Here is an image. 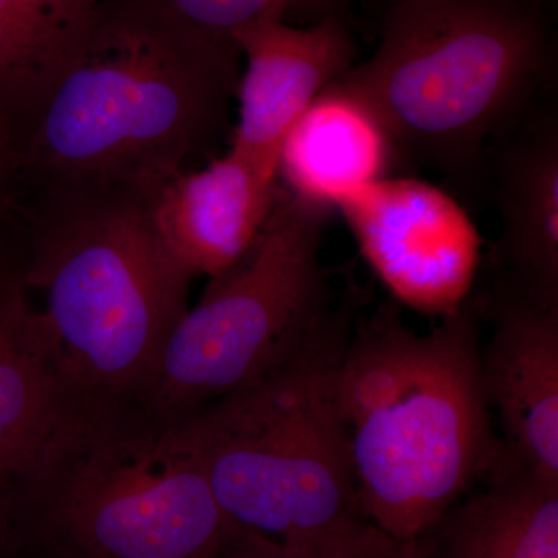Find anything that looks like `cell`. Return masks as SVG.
I'll use <instances>...</instances> for the list:
<instances>
[{
	"mask_svg": "<svg viewBox=\"0 0 558 558\" xmlns=\"http://www.w3.org/2000/svg\"><path fill=\"white\" fill-rule=\"evenodd\" d=\"M400 149L377 110L343 78L318 95L279 146V185L329 211L391 175Z\"/></svg>",
	"mask_w": 558,
	"mask_h": 558,
	"instance_id": "7c38bea8",
	"label": "cell"
},
{
	"mask_svg": "<svg viewBox=\"0 0 558 558\" xmlns=\"http://www.w3.org/2000/svg\"><path fill=\"white\" fill-rule=\"evenodd\" d=\"M483 481L414 539L418 556L558 558V481L508 450Z\"/></svg>",
	"mask_w": 558,
	"mask_h": 558,
	"instance_id": "5bb4252c",
	"label": "cell"
},
{
	"mask_svg": "<svg viewBox=\"0 0 558 558\" xmlns=\"http://www.w3.org/2000/svg\"><path fill=\"white\" fill-rule=\"evenodd\" d=\"M374 2H379L381 5H385V9H387V7L391 5L395 0H374Z\"/></svg>",
	"mask_w": 558,
	"mask_h": 558,
	"instance_id": "44dd1931",
	"label": "cell"
},
{
	"mask_svg": "<svg viewBox=\"0 0 558 558\" xmlns=\"http://www.w3.org/2000/svg\"><path fill=\"white\" fill-rule=\"evenodd\" d=\"M538 2H545V0H538Z\"/></svg>",
	"mask_w": 558,
	"mask_h": 558,
	"instance_id": "7402d4cb",
	"label": "cell"
},
{
	"mask_svg": "<svg viewBox=\"0 0 558 558\" xmlns=\"http://www.w3.org/2000/svg\"><path fill=\"white\" fill-rule=\"evenodd\" d=\"M538 0H395L373 57L343 80L398 143L444 167L478 159L548 68Z\"/></svg>",
	"mask_w": 558,
	"mask_h": 558,
	"instance_id": "5b68a950",
	"label": "cell"
},
{
	"mask_svg": "<svg viewBox=\"0 0 558 558\" xmlns=\"http://www.w3.org/2000/svg\"><path fill=\"white\" fill-rule=\"evenodd\" d=\"M336 209L377 277L402 303L436 315L465 303L478 270L480 233L446 191L389 175Z\"/></svg>",
	"mask_w": 558,
	"mask_h": 558,
	"instance_id": "ba28073f",
	"label": "cell"
},
{
	"mask_svg": "<svg viewBox=\"0 0 558 558\" xmlns=\"http://www.w3.org/2000/svg\"><path fill=\"white\" fill-rule=\"evenodd\" d=\"M332 211L290 196L277 202L255 245L209 279L161 348L138 398L189 417L300 354L332 325L319 242Z\"/></svg>",
	"mask_w": 558,
	"mask_h": 558,
	"instance_id": "52a82bcc",
	"label": "cell"
},
{
	"mask_svg": "<svg viewBox=\"0 0 558 558\" xmlns=\"http://www.w3.org/2000/svg\"><path fill=\"white\" fill-rule=\"evenodd\" d=\"M348 333L337 317L274 373L190 416L213 495L242 531L304 545L366 520L336 395Z\"/></svg>",
	"mask_w": 558,
	"mask_h": 558,
	"instance_id": "8992f818",
	"label": "cell"
},
{
	"mask_svg": "<svg viewBox=\"0 0 558 558\" xmlns=\"http://www.w3.org/2000/svg\"><path fill=\"white\" fill-rule=\"evenodd\" d=\"M202 31L233 39L245 25L281 17L310 25L326 17H347L357 0H161Z\"/></svg>",
	"mask_w": 558,
	"mask_h": 558,
	"instance_id": "ac0fdd59",
	"label": "cell"
},
{
	"mask_svg": "<svg viewBox=\"0 0 558 558\" xmlns=\"http://www.w3.org/2000/svg\"><path fill=\"white\" fill-rule=\"evenodd\" d=\"M277 171L231 149L180 172L150 201L161 241L193 277L230 270L252 250L277 202Z\"/></svg>",
	"mask_w": 558,
	"mask_h": 558,
	"instance_id": "8fae6325",
	"label": "cell"
},
{
	"mask_svg": "<svg viewBox=\"0 0 558 558\" xmlns=\"http://www.w3.org/2000/svg\"><path fill=\"white\" fill-rule=\"evenodd\" d=\"M78 400L22 281L20 255L0 240V472L21 475Z\"/></svg>",
	"mask_w": 558,
	"mask_h": 558,
	"instance_id": "4fadbf2b",
	"label": "cell"
},
{
	"mask_svg": "<svg viewBox=\"0 0 558 558\" xmlns=\"http://www.w3.org/2000/svg\"><path fill=\"white\" fill-rule=\"evenodd\" d=\"M492 323L481 348V381L505 429L502 444L526 468L558 481V306L505 290Z\"/></svg>",
	"mask_w": 558,
	"mask_h": 558,
	"instance_id": "30bf717a",
	"label": "cell"
},
{
	"mask_svg": "<svg viewBox=\"0 0 558 558\" xmlns=\"http://www.w3.org/2000/svg\"><path fill=\"white\" fill-rule=\"evenodd\" d=\"M97 5L98 0H0V110L17 134L75 61Z\"/></svg>",
	"mask_w": 558,
	"mask_h": 558,
	"instance_id": "2e32d148",
	"label": "cell"
},
{
	"mask_svg": "<svg viewBox=\"0 0 558 558\" xmlns=\"http://www.w3.org/2000/svg\"><path fill=\"white\" fill-rule=\"evenodd\" d=\"M21 143L13 121L0 110V229L20 201Z\"/></svg>",
	"mask_w": 558,
	"mask_h": 558,
	"instance_id": "d6986e66",
	"label": "cell"
},
{
	"mask_svg": "<svg viewBox=\"0 0 558 558\" xmlns=\"http://www.w3.org/2000/svg\"><path fill=\"white\" fill-rule=\"evenodd\" d=\"M13 478L0 472V558H16Z\"/></svg>",
	"mask_w": 558,
	"mask_h": 558,
	"instance_id": "ffe728a7",
	"label": "cell"
},
{
	"mask_svg": "<svg viewBox=\"0 0 558 558\" xmlns=\"http://www.w3.org/2000/svg\"><path fill=\"white\" fill-rule=\"evenodd\" d=\"M475 307L427 333L380 307L348 337L336 395L363 517L416 539L502 458L480 368Z\"/></svg>",
	"mask_w": 558,
	"mask_h": 558,
	"instance_id": "7a4b0ae2",
	"label": "cell"
},
{
	"mask_svg": "<svg viewBox=\"0 0 558 558\" xmlns=\"http://www.w3.org/2000/svg\"><path fill=\"white\" fill-rule=\"evenodd\" d=\"M13 492L25 558H211L241 531L213 495L190 416L138 396L80 399Z\"/></svg>",
	"mask_w": 558,
	"mask_h": 558,
	"instance_id": "3957f363",
	"label": "cell"
},
{
	"mask_svg": "<svg viewBox=\"0 0 558 558\" xmlns=\"http://www.w3.org/2000/svg\"><path fill=\"white\" fill-rule=\"evenodd\" d=\"M244 69L231 149L277 171L290 128L330 84L354 68L357 47L343 17L310 25L264 17L233 35Z\"/></svg>",
	"mask_w": 558,
	"mask_h": 558,
	"instance_id": "9c48e42d",
	"label": "cell"
},
{
	"mask_svg": "<svg viewBox=\"0 0 558 558\" xmlns=\"http://www.w3.org/2000/svg\"><path fill=\"white\" fill-rule=\"evenodd\" d=\"M502 231L498 263L508 292L558 306V137L546 126L510 154L499 185Z\"/></svg>",
	"mask_w": 558,
	"mask_h": 558,
	"instance_id": "9a60e30c",
	"label": "cell"
},
{
	"mask_svg": "<svg viewBox=\"0 0 558 558\" xmlns=\"http://www.w3.org/2000/svg\"><path fill=\"white\" fill-rule=\"evenodd\" d=\"M150 201L121 186L33 196L22 281L80 399L138 396L190 307L194 277L161 241Z\"/></svg>",
	"mask_w": 558,
	"mask_h": 558,
	"instance_id": "277c9868",
	"label": "cell"
},
{
	"mask_svg": "<svg viewBox=\"0 0 558 558\" xmlns=\"http://www.w3.org/2000/svg\"><path fill=\"white\" fill-rule=\"evenodd\" d=\"M242 54L161 0H98L75 61L21 132V190L121 186L154 197L208 148Z\"/></svg>",
	"mask_w": 558,
	"mask_h": 558,
	"instance_id": "6da1fadb",
	"label": "cell"
},
{
	"mask_svg": "<svg viewBox=\"0 0 558 558\" xmlns=\"http://www.w3.org/2000/svg\"><path fill=\"white\" fill-rule=\"evenodd\" d=\"M211 558H421L414 539L392 537L368 520L304 545L241 531Z\"/></svg>",
	"mask_w": 558,
	"mask_h": 558,
	"instance_id": "e0dca14e",
	"label": "cell"
}]
</instances>
